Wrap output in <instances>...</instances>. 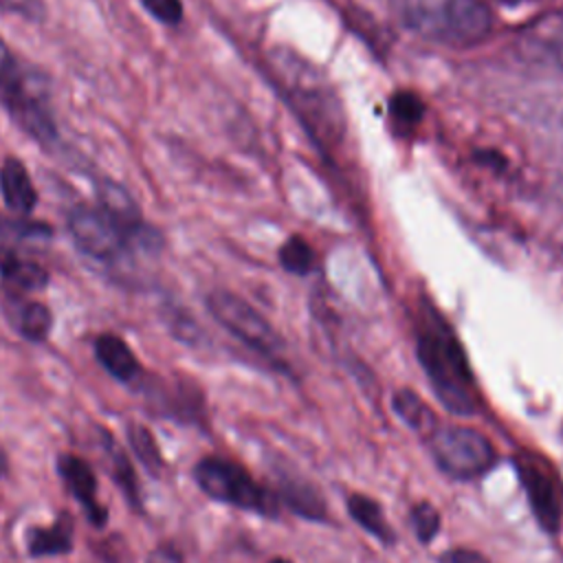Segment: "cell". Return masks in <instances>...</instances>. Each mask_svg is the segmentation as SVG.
<instances>
[{
    "label": "cell",
    "instance_id": "6da1fadb",
    "mask_svg": "<svg viewBox=\"0 0 563 563\" xmlns=\"http://www.w3.org/2000/svg\"><path fill=\"white\" fill-rule=\"evenodd\" d=\"M416 354L431 380L435 396L449 411L457 416H475L479 411L473 372L460 341L451 330H446L442 323H429L418 334Z\"/></svg>",
    "mask_w": 563,
    "mask_h": 563
},
{
    "label": "cell",
    "instance_id": "7a4b0ae2",
    "mask_svg": "<svg viewBox=\"0 0 563 563\" xmlns=\"http://www.w3.org/2000/svg\"><path fill=\"white\" fill-rule=\"evenodd\" d=\"M407 26L442 46H475L493 31V13L482 0H405Z\"/></svg>",
    "mask_w": 563,
    "mask_h": 563
},
{
    "label": "cell",
    "instance_id": "3957f363",
    "mask_svg": "<svg viewBox=\"0 0 563 563\" xmlns=\"http://www.w3.org/2000/svg\"><path fill=\"white\" fill-rule=\"evenodd\" d=\"M194 479L200 490L216 501L266 517L277 515V495L257 484L253 475L238 462L227 457H202L194 466Z\"/></svg>",
    "mask_w": 563,
    "mask_h": 563
},
{
    "label": "cell",
    "instance_id": "277c9868",
    "mask_svg": "<svg viewBox=\"0 0 563 563\" xmlns=\"http://www.w3.org/2000/svg\"><path fill=\"white\" fill-rule=\"evenodd\" d=\"M427 442L440 471L455 479H475L497 464L495 446L473 427L438 424Z\"/></svg>",
    "mask_w": 563,
    "mask_h": 563
},
{
    "label": "cell",
    "instance_id": "5b68a950",
    "mask_svg": "<svg viewBox=\"0 0 563 563\" xmlns=\"http://www.w3.org/2000/svg\"><path fill=\"white\" fill-rule=\"evenodd\" d=\"M207 308L213 319L246 347L268 358L271 363L282 365V354L286 350L284 339L251 303L229 290H213L207 297Z\"/></svg>",
    "mask_w": 563,
    "mask_h": 563
},
{
    "label": "cell",
    "instance_id": "8992f818",
    "mask_svg": "<svg viewBox=\"0 0 563 563\" xmlns=\"http://www.w3.org/2000/svg\"><path fill=\"white\" fill-rule=\"evenodd\" d=\"M512 466L526 490L534 519L548 534H556L563 517V490L556 471L548 460L532 451L515 453Z\"/></svg>",
    "mask_w": 563,
    "mask_h": 563
},
{
    "label": "cell",
    "instance_id": "52a82bcc",
    "mask_svg": "<svg viewBox=\"0 0 563 563\" xmlns=\"http://www.w3.org/2000/svg\"><path fill=\"white\" fill-rule=\"evenodd\" d=\"M2 101L11 119L37 143L51 145L57 141V125L48 106L46 84L35 79L33 73L22 75V79L2 95Z\"/></svg>",
    "mask_w": 563,
    "mask_h": 563
},
{
    "label": "cell",
    "instance_id": "ba28073f",
    "mask_svg": "<svg viewBox=\"0 0 563 563\" xmlns=\"http://www.w3.org/2000/svg\"><path fill=\"white\" fill-rule=\"evenodd\" d=\"M68 231L77 249L99 262H112L121 257L128 246V235L117 222H112L101 209L77 205L68 213Z\"/></svg>",
    "mask_w": 563,
    "mask_h": 563
},
{
    "label": "cell",
    "instance_id": "9c48e42d",
    "mask_svg": "<svg viewBox=\"0 0 563 563\" xmlns=\"http://www.w3.org/2000/svg\"><path fill=\"white\" fill-rule=\"evenodd\" d=\"M57 473L64 479L70 495L84 508L88 521L95 528H103L108 523V508L97 499V477L86 460L73 453H62L57 457Z\"/></svg>",
    "mask_w": 563,
    "mask_h": 563
},
{
    "label": "cell",
    "instance_id": "30bf717a",
    "mask_svg": "<svg viewBox=\"0 0 563 563\" xmlns=\"http://www.w3.org/2000/svg\"><path fill=\"white\" fill-rule=\"evenodd\" d=\"M97 200H99V209L121 227V231L128 235L130 242H152L156 244V235L145 238V227H143V218H141V209L136 205V200L132 198V194L117 180L112 178H101L97 183Z\"/></svg>",
    "mask_w": 563,
    "mask_h": 563
},
{
    "label": "cell",
    "instance_id": "8fae6325",
    "mask_svg": "<svg viewBox=\"0 0 563 563\" xmlns=\"http://www.w3.org/2000/svg\"><path fill=\"white\" fill-rule=\"evenodd\" d=\"M152 402L156 405V413L180 420V422H200L205 418V402L196 387L191 385H169L156 383L152 389Z\"/></svg>",
    "mask_w": 563,
    "mask_h": 563
},
{
    "label": "cell",
    "instance_id": "7c38bea8",
    "mask_svg": "<svg viewBox=\"0 0 563 563\" xmlns=\"http://www.w3.org/2000/svg\"><path fill=\"white\" fill-rule=\"evenodd\" d=\"M0 194L15 216H29L37 205V191L20 158H4L0 165Z\"/></svg>",
    "mask_w": 563,
    "mask_h": 563
},
{
    "label": "cell",
    "instance_id": "4fadbf2b",
    "mask_svg": "<svg viewBox=\"0 0 563 563\" xmlns=\"http://www.w3.org/2000/svg\"><path fill=\"white\" fill-rule=\"evenodd\" d=\"M95 356L101 367L121 383H132L141 374V363L136 361L130 345L112 332H103L95 339Z\"/></svg>",
    "mask_w": 563,
    "mask_h": 563
},
{
    "label": "cell",
    "instance_id": "5bb4252c",
    "mask_svg": "<svg viewBox=\"0 0 563 563\" xmlns=\"http://www.w3.org/2000/svg\"><path fill=\"white\" fill-rule=\"evenodd\" d=\"M73 537H75L73 517L68 512H59L51 526H35L29 530L26 548H29V554L35 559L68 554L73 550Z\"/></svg>",
    "mask_w": 563,
    "mask_h": 563
},
{
    "label": "cell",
    "instance_id": "9a60e30c",
    "mask_svg": "<svg viewBox=\"0 0 563 563\" xmlns=\"http://www.w3.org/2000/svg\"><path fill=\"white\" fill-rule=\"evenodd\" d=\"M277 499H282L295 515L310 519V521H325L328 506L319 490L299 477L282 475L279 477V490L275 493Z\"/></svg>",
    "mask_w": 563,
    "mask_h": 563
},
{
    "label": "cell",
    "instance_id": "2e32d148",
    "mask_svg": "<svg viewBox=\"0 0 563 563\" xmlns=\"http://www.w3.org/2000/svg\"><path fill=\"white\" fill-rule=\"evenodd\" d=\"M0 275L9 286L22 292L42 290L48 284V273L37 262L22 257L4 244L0 246Z\"/></svg>",
    "mask_w": 563,
    "mask_h": 563
},
{
    "label": "cell",
    "instance_id": "e0dca14e",
    "mask_svg": "<svg viewBox=\"0 0 563 563\" xmlns=\"http://www.w3.org/2000/svg\"><path fill=\"white\" fill-rule=\"evenodd\" d=\"M526 44L563 70V11L548 13L532 22L526 31Z\"/></svg>",
    "mask_w": 563,
    "mask_h": 563
},
{
    "label": "cell",
    "instance_id": "ac0fdd59",
    "mask_svg": "<svg viewBox=\"0 0 563 563\" xmlns=\"http://www.w3.org/2000/svg\"><path fill=\"white\" fill-rule=\"evenodd\" d=\"M9 319L13 328L20 332V336L33 343L44 341L53 325V314L44 303L24 301L18 297L9 299Z\"/></svg>",
    "mask_w": 563,
    "mask_h": 563
},
{
    "label": "cell",
    "instance_id": "d6986e66",
    "mask_svg": "<svg viewBox=\"0 0 563 563\" xmlns=\"http://www.w3.org/2000/svg\"><path fill=\"white\" fill-rule=\"evenodd\" d=\"M347 512L367 534H372L380 543H385V545L396 543V534H394L391 526L387 523L385 512L376 499H372L363 493H352L347 497Z\"/></svg>",
    "mask_w": 563,
    "mask_h": 563
},
{
    "label": "cell",
    "instance_id": "ffe728a7",
    "mask_svg": "<svg viewBox=\"0 0 563 563\" xmlns=\"http://www.w3.org/2000/svg\"><path fill=\"white\" fill-rule=\"evenodd\" d=\"M396 416L416 433L422 438H429V433L438 427L435 413L429 409V405L411 389H398L391 398Z\"/></svg>",
    "mask_w": 563,
    "mask_h": 563
},
{
    "label": "cell",
    "instance_id": "44dd1931",
    "mask_svg": "<svg viewBox=\"0 0 563 563\" xmlns=\"http://www.w3.org/2000/svg\"><path fill=\"white\" fill-rule=\"evenodd\" d=\"M103 449H106V457H110V473L112 479L119 484V488L123 490V495L128 497L130 506L141 510L143 501H141V493H139V484H136V475L134 468L128 460V455L114 444L110 433H103Z\"/></svg>",
    "mask_w": 563,
    "mask_h": 563
},
{
    "label": "cell",
    "instance_id": "7402d4cb",
    "mask_svg": "<svg viewBox=\"0 0 563 563\" xmlns=\"http://www.w3.org/2000/svg\"><path fill=\"white\" fill-rule=\"evenodd\" d=\"M128 442H130L134 455L139 457V462L143 464V468L152 477H158L163 473V457H161V451H158L156 440L150 433V429L139 422H130L128 424Z\"/></svg>",
    "mask_w": 563,
    "mask_h": 563
},
{
    "label": "cell",
    "instance_id": "603a6c76",
    "mask_svg": "<svg viewBox=\"0 0 563 563\" xmlns=\"http://www.w3.org/2000/svg\"><path fill=\"white\" fill-rule=\"evenodd\" d=\"M53 229L46 222H35L31 218H0V240L2 242H46Z\"/></svg>",
    "mask_w": 563,
    "mask_h": 563
},
{
    "label": "cell",
    "instance_id": "cb8c5ba5",
    "mask_svg": "<svg viewBox=\"0 0 563 563\" xmlns=\"http://www.w3.org/2000/svg\"><path fill=\"white\" fill-rule=\"evenodd\" d=\"M279 262L288 273L303 275L312 268L314 255L312 249L301 240V238H290L286 244L279 249Z\"/></svg>",
    "mask_w": 563,
    "mask_h": 563
},
{
    "label": "cell",
    "instance_id": "d4e9b609",
    "mask_svg": "<svg viewBox=\"0 0 563 563\" xmlns=\"http://www.w3.org/2000/svg\"><path fill=\"white\" fill-rule=\"evenodd\" d=\"M411 526H413V532L416 537L422 541V543H429L438 530H440V512L435 510L433 504L429 501H418L413 508H411Z\"/></svg>",
    "mask_w": 563,
    "mask_h": 563
},
{
    "label": "cell",
    "instance_id": "484cf974",
    "mask_svg": "<svg viewBox=\"0 0 563 563\" xmlns=\"http://www.w3.org/2000/svg\"><path fill=\"white\" fill-rule=\"evenodd\" d=\"M391 117L398 125L413 128L422 119V101L411 92H398L391 99Z\"/></svg>",
    "mask_w": 563,
    "mask_h": 563
},
{
    "label": "cell",
    "instance_id": "4316f807",
    "mask_svg": "<svg viewBox=\"0 0 563 563\" xmlns=\"http://www.w3.org/2000/svg\"><path fill=\"white\" fill-rule=\"evenodd\" d=\"M22 75H24V70L20 68L18 59L11 55L4 40L0 37V97L4 92H9L22 79Z\"/></svg>",
    "mask_w": 563,
    "mask_h": 563
},
{
    "label": "cell",
    "instance_id": "83f0119b",
    "mask_svg": "<svg viewBox=\"0 0 563 563\" xmlns=\"http://www.w3.org/2000/svg\"><path fill=\"white\" fill-rule=\"evenodd\" d=\"M150 15L158 22L176 26L183 20V2L180 0H141Z\"/></svg>",
    "mask_w": 563,
    "mask_h": 563
},
{
    "label": "cell",
    "instance_id": "f1b7e54d",
    "mask_svg": "<svg viewBox=\"0 0 563 563\" xmlns=\"http://www.w3.org/2000/svg\"><path fill=\"white\" fill-rule=\"evenodd\" d=\"M0 9L22 15L29 22H42L46 18L44 0H0Z\"/></svg>",
    "mask_w": 563,
    "mask_h": 563
},
{
    "label": "cell",
    "instance_id": "f546056e",
    "mask_svg": "<svg viewBox=\"0 0 563 563\" xmlns=\"http://www.w3.org/2000/svg\"><path fill=\"white\" fill-rule=\"evenodd\" d=\"M440 563H490L484 554L468 550V548H455L440 556Z\"/></svg>",
    "mask_w": 563,
    "mask_h": 563
},
{
    "label": "cell",
    "instance_id": "4dcf8cb0",
    "mask_svg": "<svg viewBox=\"0 0 563 563\" xmlns=\"http://www.w3.org/2000/svg\"><path fill=\"white\" fill-rule=\"evenodd\" d=\"M147 563H185V559L176 548L158 545L147 554Z\"/></svg>",
    "mask_w": 563,
    "mask_h": 563
},
{
    "label": "cell",
    "instance_id": "1f68e13d",
    "mask_svg": "<svg viewBox=\"0 0 563 563\" xmlns=\"http://www.w3.org/2000/svg\"><path fill=\"white\" fill-rule=\"evenodd\" d=\"M4 471H7V457H4V453L0 451V477L4 475Z\"/></svg>",
    "mask_w": 563,
    "mask_h": 563
},
{
    "label": "cell",
    "instance_id": "d6a6232c",
    "mask_svg": "<svg viewBox=\"0 0 563 563\" xmlns=\"http://www.w3.org/2000/svg\"><path fill=\"white\" fill-rule=\"evenodd\" d=\"M268 563H292V561H288V559H282V556H277V559H273V561H268Z\"/></svg>",
    "mask_w": 563,
    "mask_h": 563
}]
</instances>
